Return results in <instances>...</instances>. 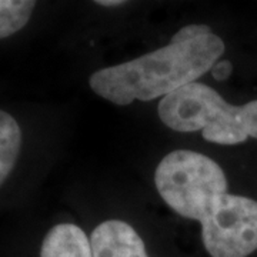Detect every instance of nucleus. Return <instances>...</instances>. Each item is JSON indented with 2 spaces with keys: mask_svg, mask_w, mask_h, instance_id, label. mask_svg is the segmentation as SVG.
<instances>
[{
  "mask_svg": "<svg viewBox=\"0 0 257 257\" xmlns=\"http://www.w3.org/2000/svg\"><path fill=\"white\" fill-rule=\"evenodd\" d=\"M35 6L33 0H0V39L12 36L25 28Z\"/></svg>",
  "mask_w": 257,
  "mask_h": 257,
  "instance_id": "0eeeda50",
  "label": "nucleus"
},
{
  "mask_svg": "<svg viewBox=\"0 0 257 257\" xmlns=\"http://www.w3.org/2000/svg\"><path fill=\"white\" fill-rule=\"evenodd\" d=\"M40 257H93L90 239L76 224H56L43 239Z\"/></svg>",
  "mask_w": 257,
  "mask_h": 257,
  "instance_id": "39448f33",
  "label": "nucleus"
},
{
  "mask_svg": "<svg viewBox=\"0 0 257 257\" xmlns=\"http://www.w3.org/2000/svg\"><path fill=\"white\" fill-rule=\"evenodd\" d=\"M159 194L182 217L202 223L211 257H247L257 250V202L227 193V179L210 157L176 150L155 173Z\"/></svg>",
  "mask_w": 257,
  "mask_h": 257,
  "instance_id": "f257e3e1",
  "label": "nucleus"
},
{
  "mask_svg": "<svg viewBox=\"0 0 257 257\" xmlns=\"http://www.w3.org/2000/svg\"><path fill=\"white\" fill-rule=\"evenodd\" d=\"M231 73V63L229 60H221V62H217L214 63V66L211 67V74L216 80L219 82H223L226 80L227 77Z\"/></svg>",
  "mask_w": 257,
  "mask_h": 257,
  "instance_id": "1a4fd4ad",
  "label": "nucleus"
},
{
  "mask_svg": "<svg viewBox=\"0 0 257 257\" xmlns=\"http://www.w3.org/2000/svg\"><path fill=\"white\" fill-rule=\"evenodd\" d=\"M97 5H101V6H107V8H114V6H119V5H123L124 2H119V0H99L96 2Z\"/></svg>",
  "mask_w": 257,
  "mask_h": 257,
  "instance_id": "9d476101",
  "label": "nucleus"
},
{
  "mask_svg": "<svg viewBox=\"0 0 257 257\" xmlns=\"http://www.w3.org/2000/svg\"><path fill=\"white\" fill-rule=\"evenodd\" d=\"M22 147V130L15 117L0 110V186L16 165Z\"/></svg>",
  "mask_w": 257,
  "mask_h": 257,
  "instance_id": "423d86ee",
  "label": "nucleus"
},
{
  "mask_svg": "<svg viewBox=\"0 0 257 257\" xmlns=\"http://www.w3.org/2000/svg\"><path fill=\"white\" fill-rule=\"evenodd\" d=\"M159 117L176 132L202 130L203 138L219 145H239L257 139V100L233 106L210 86L190 83L163 97Z\"/></svg>",
  "mask_w": 257,
  "mask_h": 257,
  "instance_id": "7ed1b4c3",
  "label": "nucleus"
},
{
  "mask_svg": "<svg viewBox=\"0 0 257 257\" xmlns=\"http://www.w3.org/2000/svg\"><path fill=\"white\" fill-rule=\"evenodd\" d=\"M93 257H149L139 233L128 223L107 220L90 236Z\"/></svg>",
  "mask_w": 257,
  "mask_h": 257,
  "instance_id": "20e7f679",
  "label": "nucleus"
},
{
  "mask_svg": "<svg viewBox=\"0 0 257 257\" xmlns=\"http://www.w3.org/2000/svg\"><path fill=\"white\" fill-rule=\"evenodd\" d=\"M223 53L224 43L213 33L190 40L172 39L162 49L94 72L89 83L93 92L119 106L150 101L194 83Z\"/></svg>",
  "mask_w": 257,
  "mask_h": 257,
  "instance_id": "f03ea898",
  "label": "nucleus"
},
{
  "mask_svg": "<svg viewBox=\"0 0 257 257\" xmlns=\"http://www.w3.org/2000/svg\"><path fill=\"white\" fill-rule=\"evenodd\" d=\"M211 30L209 26L204 25H189L182 28L175 36L172 37L173 40H190V39H196V37H202L204 35H210Z\"/></svg>",
  "mask_w": 257,
  "mask_h": 257,
  "instance_id": "6e6552de",
  "label": "nucleus"
}]
</instances>
